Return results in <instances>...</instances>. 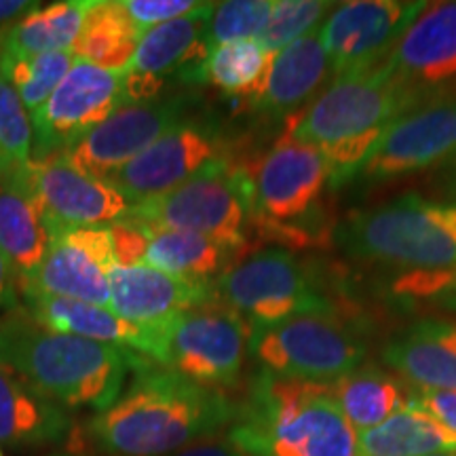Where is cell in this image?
<instances>
[{"label":"cell","mask_w":456,"mask_h":456,"mask_svg":"<svg viewBox=\"0 0 456 456\" xmlns=\"http://www.w3.org/2000/svg\"><path fill=\"white\" fill-rule=\"evenodd\" d=\"M237 419L220 389L148 363L110 408L89 423L95 446L108 456H167Z\"/></svg>","instance_id":"cell-1"},{"label":"cell","mask_w":456,"mask_h":456,"mask_svg":"<svg viewBox=\"0 0 456 456\" xmlns=\"http://www.w3.org/2000/svg\"><path fill=\"white\" fill-rule=\"evenodd\" d=\"M0 359L68 408L104 412L121 397L131 368H146V357L118 346L51 332L28 315L11 311L0 322Z\"/></svg>","instance_id":"cell-2"},{"label":"cell","mask_w":456,"mask_h":456,"mask_svg":"<svg viewBox=\"0 0 456 456\" xmlns=\"http://www.w3.org/2000/svg\"><path fill=\"white\" fill-rule=\"evenodd\" d=\"M420 106L383 61L370 70L336 77L311 104L285 118L283 134L328 159L330 186L336 188L353 180L393 121Z\"/></svg>","instance_id":"cell-3"},{"label":"cell","mask_w":456,"mask_h":456,"mask_svg":"<svg viewBox=\"0 0 456 456\" xmlns=\"http://www.w3.org/2000/svg\"><path fill=\"white\" fill-rule=\"evenodd\" d=\"M228 436L245 456H357L355 429L332 385L265 370L249 385Z\"/></svg>","instance_id":"cell-4"},{"label":"cell","mask_w":456,"mask_h":456,"mask_svg":"<svg viewBox=\"0 0 456 456\" xmlns=\"http://www.w3.org/2000/svg\"><path fill=\"white\" fill-rule=\"evenodd\" d=\"M346 256L410 271H440L456 265V199L433 201L399 197L353 212L336 226Z\"/></svg>","instance_id":"cell-5"},{"label":"cell","mask_w":456,"mask_h":456,"mask_svg":"<svg viewBox=\"0 0 456 456\" xmlns=\"http://www.w3.org/2000/svg\"><path fill=\"white\" fill-rule=\"evenodd\" d=\"M123 218L148 228L214 239L237 256L248 248L252 191L245 165L220 159L161 197L127 209Z\"/></svg>","instance_id":"cell-6"},{"label":"cell","mask_w":456,"mask_h":456,"mask_svg":"<svg viewBox=\"0 0 456 456\" xmlns=\"http://www.w3.org/2000/svg\"><path fill=\"white\" fill-rule=\"evenodd\" d=\"M245 171L252 191V228L288 245L309 243L302 222L317 212L330 184L328 159L283 134Z\"/></svg>","instance_id":"cell-7"},{"label":"cell","mask_w":456,"mask_h":456,"mask_svg":"<svg viewBox=\"0 0 456 456\" xmlns=\"http://www.w3.org/2000/svg\"><path fill=\"white\" fill-rule=\"evenodd\" d=\"M216 285V300L237 313L252 332L305 313L336 311L322 283L292 252L269 248L228 266Z\"/></svg>","instance_id":"cell-8"},{"label":"cell","mask_w":456,"mask_h":456,"mask_svg":"<svg viewBox=\"0 0 456 456\" xmlns=\"http://www.w3.org/2000/svg\"><path fill=\"white\" fill-rule=\"evenodd\" d=\"M249 351L265 372L332 385L362 366L368 346L336 311H330L305 313L252 332Z\"/></svg>","instance_id":"cell-9"},{"label":"cell","mask_w":456,"mask_h":456,"mask_svg":"<svg viewBox=\"0 0 456 456\" xmlns=\"http://www.w3.org/2000/svg\"><path fill=\"white\" fill-rule=\"evenodd\" d=\"M249 336L248 323L216 300L161 326L152 363L209 389L232 387L241 376Z\"/></svg>","instance_id":"cell-10"},{"label":"cell","mask_w":456,"mask_h":456,"mask_svg":"<svg viewBox=\"0 0 456 456\" xmlns=\"http://www.w3.org/2000/svg\"><path fill=\"white\" fill-rule=\"evenodd\" d=\"M123 72L78 61L32 117V161L66 152L125 106Z\"/></svg>","instance_id":"cell-11"},{"label":"cell","mask_w":456,"mask_h":456,"mask_svg":"<svg viewBox=\"0 0 456 456\" xmlns=\"http://www.w3.org/2000/svg\"><path fill=\"white\" fill-rule=\"evenodd\" d=\"M425 7L427 3L420 0H355L336 4L319 26L334 78L383 64L399 37Z\"/></svg>","instance_id":"cell-12"},{"label":"cell","mask_w":456,"mask_h":456,"mask_svg":"<svg viewBox=\"0 0 456 456\" xmlns=\"http://www.w3.org/2000/svg\"><path fill=\"white\" fill-rule=\"evenodd\" d=\"M220 159H228V144L218 129L201 121H182L106 182L134 208L165 195Z\"/></svg>","instance_id":"cell-13"},{"label":"cell","mask_w":456,"mask_h":456,"mask_svg":"<svg viewBox=\"0 0 456 456\" xmlns=\"http://www.w3.org/2000/svg\"><path fill=\"white\" fill-rule=\"evenodd\" d=\"M30 188L51 239L77 228L108 226L129 209L117 188L91 178L66 152L32 161Z\"/></svg>","instance_id":"cell-14"},{"label":"cell","mask_w":456,"mask_h":456,"mask_svg":"<svg viewBox=\"0 0 456 456\" xmlns=\"http://www.w3.org/2000/svg\"><path fill=\"white\" fill-rule=\"evenodd\" d=\"M456 155V102L414 108L393 121L353 180L387 182L425 171Z\"/></svg>","instance_id":"cell-15"},{"label":"cell","mask_w":456,"mask_h":456,"mask_svg":"<svg viewBox=\"0 0 456 456\" xmlns=\"http://www.w3.org/2000/svg\"><path fill=\"white\" fill-rule=\"evenodd\" d=\"M212 9L214 3H203L192 13L142 32L134 60L123 70L125 106L155 100L169 77L197 81L199 68L209 53Z\"/></svg>","instance_id":"cell-16"},{"label":"cell","mask_w":456,"mask_h":456,"mask_svg":"<svg viewBox=\"0 0 456 456\" xmlns=\"http://www.w3.org/2000/svg\"><path fill=\"white\" fill-rule=\"evenodd\" d=\"M117 266L108 226L77 228L51 239L45 260L20 289L110 309V271Z\"/></svg>","instance_id":"cell-17"},{"label":"cell","mask_w":456,"mask_h":456,"mask_svg":"<svg viewBox=\"0 0 456 456\" xmlns=\"http://www.w3.org/2000/svg\"><path fill=\"white\" fill-rule=\"evenodd\" d=\"M184 114L186 102L180 98L121 106L70 151H66V155L91 178L106 182L114 171L134 161L184 121Z\"/></svg>","instance_id":"cell-18"},{"label":"cell","mask_w":456,"mask_h":456,"mask_svg":"<svg viewBox=\"0 0 456 456\" xmlns=\"http://www.w3.org/2000/svg\"><path fill=\"white\" fill-rule=\"evenodd\" d=\"M385 66L420 104L456 83V3H427L387 55Z\"/></svg>","instance_id":"cell-19"},{"label":"cell","mask_w":456,"mask_h":456,"mask_svg":"<svg viewBox=\"0 0 456 456\" xmlns=\"http://www.w3.org/2000/svg\"><path fill=\"white\" fill-rule=\"evenodd\" d=\"M216 302L212 281H192L146 265L110 271V311L142 328H161L182 313Z\"/></svg>","instance_id":"cell-20"},{"label":"cell","mask_w":456,"mask_h":456,"mask_svg":"<svg viewBox=\"0 0 456 456\" xmlns=\"http://www.w3.org/2000/svg\"><path fill=\"white\" fill-rule=\"evenodd\" d=\"M21 298L26 302L28 315L51 332L104 342V345L138 353L148 362H152V357H155L161 328L135 326V323L114 315L104 306L81 300L57 298V296L32 292V289H21Z\"/></svg>","instance_id":"cell-21"},{"label":"cell","mask_w":456,"mask_h":456,"mask_svg":"<svg viewBox=\"0 0 456 456\" xmlns=\"http://www.w3.org/2000/svg\"><path fill=\"white\" fill-rule=\"evenodd\" d=\"M330 74L332 66L315 28L271 57L265 78L249 102L269 117L289 118L317 98Z\"/></svg>","instance_id":"cell-22"},{"label":"cell","mask_w":456,"mask_h":456,"mask_svg":"<svg viewBox=\"0 0 456 456\" xmlns=\"http://www.w3.org/2000/svg\"><path fill=\"white\" fill-rule=\"evenodd\" d=\"M385 363L423 389L456 391V322L423 319L383 351Z\"/></svg>","instance_id":"cell-23"},{"label":"cell","mask_w":456,"mask_h":456,"mask_svg":"<svg viewBox=\"0 0 456 456\" xmlns=\"http://www.w3.org/2000/svg\"><path fill=\"white\" fill-rule=\"evenodd\" d=\"M70 433L64 406L0 359V444H55Z\"/></svg>","instance_id":"cell-24"},{"label":"cell","mask_w":456,"mask_h":456,"mask_svg":"<svg viewBox=\"0 0 456 456\" xmlns=\"http://www.w3.org/2000/svg\"><path fill=\"white\" fill-rule=\"evenodd\" d=\"M51 235L30 188V165L0 182V254L17 283L32 277L45 260Z\"/></svg>","instance_id":"cell-25"},{"label":"cell","mask_w":456,"mask_h":456,"mask_svg":"<svg viewBox=\"0 0 456 456\" xmlns=\"http://www.w3.org/2000/svg\"><path fill=\"white\" fill-rule=\"evenodd\" d=\"M91 0H64L34 9L0 32V55L32 57L72 51Z\"/></svg>","instance_id":"cell-26"},{"label":"cell","mask_w":456,"mask_h":456,"mask_svg":"<svg viewBox=\"0 0 456 456\" xmlns=\"http://www.w3.org/2000/svg\"><path fill=\"white\" fill-rule=\"evenodd\" d=\"M140 37L142 32L123 9L121 0H91L72 53L78 61L123 72L134 60Z\"/></svg>","instance_id":"cell-27"},{"label":"cell","mask_w":456,"mask_h":456,"mask_svg":"<svg viewBox=\"0 0 456 456\" xmlns=\"http://www.w3.org/2000/svg\"><path fill=\"white\" fill-rule=\"evenodd\" d=\"M235 256L232 249L209 237L148 228V245L142 265L192 281H212L228 271V262Z\"/></svg>","instance_id":"cell-28"},{"label":"cell","mask_w":456,"mask_h":456,"mask_svg":"<svg viewBox=\"0 0 456 456\" xmlns=\"http://www.w3.org/2000/svg\"><path fill=\"white\" fill-rule=\"evenodd\" d=\"M332 389L345 419L359 433L385 423L410 402L406 385L376 366H359L332 383Z\"/></svg>","instance_id":"cell-29"},{"label":"cell","mask_w":456,"mask_h":456,"mask_svg":"<svg viewBox=\"0 0 456 456\" xmlns=\"http://www.w3.org/2000/svg\"><path fill=\"white\" fill-rule=\"evenodd\" d=\"M456 452V436L423 410L406 406L357 436V456H429Z\"/></svg>","instance_id":"cell-30"},{"label":"cell","mask_w":456,"mask_h":456,"mask_svg":"<svg viewBox=\"0 0 456 456\" xmlns=\"http://www.w3.org/2000/svg\"><path fill=\"white\" fill-rule=\"evenodd\" d=\"M271 57L258 41L214 45L199 68L197 81L212 83L224 94L252 98L265 78Z\"/></svg>","instance_id":"cell-31"},{"label":"cell","mask_w":456,"mask_h":456,"mask_svg":"<svg viewBox=\"0 0 456 456\" xmlns=\"http://www.w3.org/2000/svg\"><path fill=\"white\" fill-rule=\"evenodd\" d=\"M74 64L77 57L72 51H55V53L32 57L0 55V77L13 87L26 112L34 117L60 87Z\"/></svg>","instance_id":"cell-32"},{"label":"cell","mask_w":456,"mask_h":456,"mask_svg":"<svg viewBox=\"0 0 456 456\" xmlns=\"http://www.w3.org/2000/svg\"><path fill=\"white\" fill-rule=\"evenodd\" d=\"M32 163V121L13 87L0 77V182Z\"/></svg>","instance_id":"cell-33"},{"label":"cell","mask_w":456,"mask_h":456,"mask_svg":"<svg viewBox=\"0 0 456 456\" xmlns=\"http://www.w3.org/2000/svg\"><path fill=\"white\" fill-rule=\"evenodd\" d=\"M275 0H228L214 3L208 24L209 47L222 43L258 41L269 24Z\"/></svg>","instance_id":"cell-34"},{"label":"cell","mask_w":456,"mask_h":456,"mask_svg":"<svg viewBox=\"0 0 456 456\" xmlns=\"http://www.w3.org/2000/svg\"><path fill=\"white\" fill-rule=\"evenodd\" d=\"M334 7V3L319 0H275V9L258 43L266 53L275 55L289 43L322 26V20H326Z\"/></svg>","instance_id":"cell-35"},{"label":"cell","mask_w":456,"mask_h":456,"mask_svg":"<svg viewBox=\"0 0 456 456\" xmlns=\"http://www.w3.org/2000/svg\"><path fill=\"white\" fill-rule=\"evenodd\" d=\"M393 292L403 298H454L456 265L440 271H410L393 283Z\"/></svg>","instance_id":"cell-36"},{"label":"cell","mask_w":456,"mask_h":456,"mask_svg":"<svg viewBox=\"0 0 456 456\" xmlns=\"http://www.w3.org/2000/svg\"><path fill=\"white\" fill-rule=\"evenodd\" d=\"M201 4L195 0H123V9L140 32L192 13Z\"/></svg>","instance_id":"cell-37"},{"label":"cell","mask_w":456,"mask_h":456,"mask_svg":"<svg viewBox=\"0 0 456 456\" xmlns=\"http://www.w3.org/2000/svg\"><path fill=\"white\" fill-rule=\"evenodd\" d=\"M408 406L423 410L433 420H437L444 429L456 436V391L416 387V389L410 391Z\"/></svg>","instance_id":"cell-38"},{"label":"cell","mask_w":456,"mask_h":456,"mask_svg":"<svg viewBox=\"0 0 456 456\" xmlns=\"http://www.w3.org/2000/svg\"><path fill=\"white\" fill-rule=\"evenodd\" d=\"M169 456H245L237 444L231 440L228 433H212V436L201 437V440L188 444L178 452Z\"/></svg>","instance_id":"cell-39"},{"label":"cell","mask_w":456,"mask_h":456,"mask_svg":"<svg viewBox=\"0 0 456 456\" xmlns=\"http://www.w3.org/2000/svg\"><path fill=\"white\" fill-rule=\"evenodd\" d=\"M38 7L41 4L28 3V0H0V32Z\"/></svg>","instance_id":"cell-40"},{"label":"cell","mask_w":456,"mask_h":456,"mask_svg":"<svg viewBox=\"0 0 456 456\" xmlns=\"http://www.w3.org/2000/svg\"><path fill=\"white\" fill-rule=\"evenodd\" d=\"M15 283L17 279L11 271L9 262L4 260V256L0 254V306H11L15 305Z\"/></svg>","instance_id":"cell-41"},{"label":"cell","mask_w":456,"mask_h":456,"mask_svg":"<svg viewBox=\"0 0 456 456\" xmlns=\"http://www.w3.org/2000/svg\"><path fill=\"white\" fill-rule=\"evenodd\" d=\"M450 169H452V180L456 182V155L450 159Z\"/></svg>","instance_id":"cell-42"},{"label":"cell","mask_w":456,"mask_h":456,"mask_svg":"<svg viewBox=\"0 0 456 456\" xmlns=\"http://www.w3.org/2000/svg\"><path fill=\"white\" fill-rule=\"evenodd\" d=\"M429 456H456L454 452H437V454H429Z\"/></svg>","instance_id":"cell-43"},{"label":"cell","mask_w":456,"mask_h":456,"mask_svg":"<svg viewBox=\"0 0 456 456\" xmlns=\"http://www.w3.org/2000/svg\"><path fill=\"white\" fill-rule=\"evenodd\" d=\"M446 305H450V306H454V309H456V296H454V298H450V300H446Z\"/></svg>","instance_id":"cell-44"},{"label":"cell","mask_w":456,"mask_h":456,"mask_svg":"<svg viewBox=\"0 0 456 456\" xmlns=\"http://www.w3.org/2000/svg\"><path fill=\"white\" fill-rule=\"evenodd\" d=\"M0 456H3V454H0Z\"/></svg>","instance_id":"cell-45"},{"label":"cell","mask_w":456,"mask_h":456,"mask_svg":"<svg viewBox=\"0 0 456 456\" xmlns=\"http://www.w3.org/2000/svg\"><path fill=\"white\" fill-rule=\"evenodd\" d=\"M454 454H456V452H454Z\"/></svg>","instance_id":"cell-46"}]
</instances>
